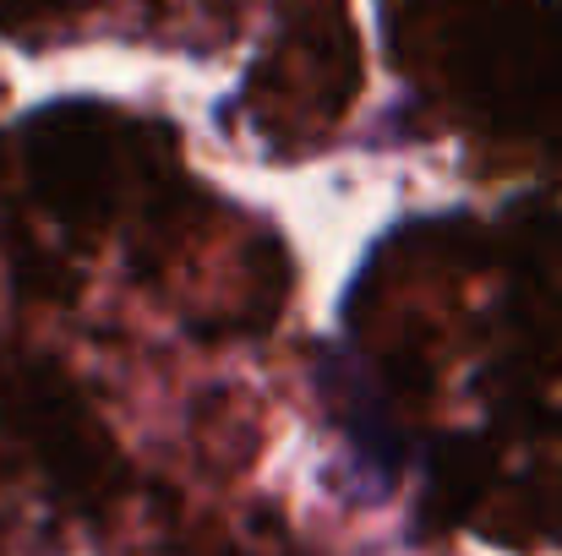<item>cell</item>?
I'll return each mask as SVG.
<instances>
[{"instance_id":"cell-1","label":"cell","mask_w":562,"mask_h":556,"mask_svg":"<svg viewBox=\"0 0 562 556\" xmlns=\"http://www.w3.org/2000/svg\"><path fill=\"white\" fill-rule=\"evenodd\" d=\"M0 425L71 497L99 502L115 486V458H110V442L99 436L93 409L77 398V387L55 366L0 350Z\"/></svg>"}]
</instances>
